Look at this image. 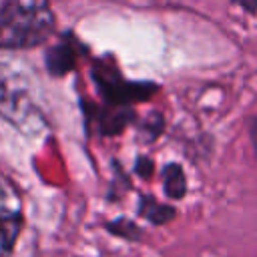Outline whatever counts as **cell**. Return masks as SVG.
Listing matches in <instances>:
<instances>
[{"label": "cell", "instance_id": "cell-1", "mask_svg": "<svg viewBox=\"0 0 257 257\" xmlns=\"http://www.w3.org/2000/svg\"><path fill=\"white\" fill-rule=\"evenodd\" d=\"M52 30L54 12L48 0H6L0 10V48H32Z\"/></svg>", "mask_w": 257, "mask_h": 257}, {"label": "cell", "instance_id": "cell-2", "mask_svg": "<svg viewBox=\"0 0 257 257\" xmlns=\"http://www.w3.org/2000/svg\"><path fill=\"white\" fill-rule=\"evenodd\" d=\"M0 116L18 126L20 131H32L38 122V112L28 96L26 86L16 72L0 66Z\"/></svg>", "mask_w": 257, "mask_h": 257}, {"label": "cell", "instance_id": "cell-3", "mask_svg": "<svg viewBox=\"0 0 257 257\" xmlns=\"http://www.w3.org/2000/svg\"><path fill=\"white\" fill-rule=\"evenodd\" d=\"M22 229V217L16 211L0 207V257H6Z\"/></svg>", "mask_w": 257, "mask_h": 257}, {"label": "cell", "instance_id": "cell-4", "mask_svg": "<svg viewBox=\"0 0 257 257\" xmlns=\"http://www.w3.org/2000/svg\"><path fill=\"white\" fill-rule=\"evenodd\" d=\"M163 181H165V191H167L169 197L179 199V197L185 195L187 181H185V175H183V171H181L179 165H169L163 171Z\"/></svg>", "mask_w": 257, "mask_h": 257}, {"label": "cell", "instance_id": "cell-5", "mask_svg": "<svg viewBox=\"0 0 257 257\" xmlns=\"http://www.w3.org/2000/svg\"><path fill=\"white\" fill-rule=\"evenodd\" d=\"M251 143H253L255 153H257V116H255L253 122H251Z\"/></svg>", "mask_w": 257, "mask_h": 257}, {"label": "cell", "instance_id": "cell-6", "mask_svg": "<svg viewBox=\"0 0 257 257\" xmlns=\"http://www.w3.org/2000/svg\"><path fill=\"white\" fill-rule=\"evenodd\" d=\"M2 199H4V189L0 187V201H2Z\"/></svg>", "mask_w": 257, "mask_h": 257}]
</instances>
